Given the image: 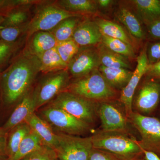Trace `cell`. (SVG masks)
I'll list each match as a JSON object with an SVG mask.
<instances>
[{"instance_id": "obj_31", "label": "cell", "mask_w": 160, "mask_h": 160, "mask_svg": "<svg viewBox=\"0 0 160 160\" xmlns=\"http://www.w3.org/2000/svg\"><path fill=\"white\" fill-rule=\"evenodd\" d=\"M28 25L0 28V40L12 43L22 39L24 36H26Z\"/></svg>"}, {"instance_id": "obj_17", "label": "cell", "mask_w": 160, "mask_h": 160, "mask_svg": "<svg viewBox=\"0 0 160 160\" xmlns=\"http://www.w3.org/2000/svg\"><path fill=\"white\" fill-rule=\"evenodd\" d=\"M26 122L39 138L43 145L54 150L58 145L57 136L46 121L35 112L28 118Z\"/></svg>"}, {"instance_id": "obj_12", "label": "cell", "mask_w": 160, "mask_h": 160, "mask_svg": "<svg viewBox=\"0 0 160 160\" xmlns=\"http://www.w3.org/2000/svg\"><path fill=\"white\" fill-rule=\"evenodd\" d=\"M101 66L99 55L96 46L80 47L78 51L67 66L71 77L78 78L89 74Z\"/></svg>"}, {"instance_id": "obj_11", "label": "cell", "mask_w": 160, "mask_h": 160, "mask_svg": "<svg viewBox=\"0 0 160 160\" xmlns=\"http://www.w3.org/2000/svg\"><path fill=\"white\" fill-rule=\"evenodd\" d=\"M160 100V81L147 78L139 86L132 101L136 112L143 115L152 113Z\"/></svg>"}, {"instance_id": "obj_2", "label": "cell", "mask_w": 160, "mask_h": 160, "mask_svg": "<svg viewBox=\"0 0 160 160\" xmlns=\"http://www.w3.org/2000/svg\"><path fill=\"white\" fill-rule=\"evenodd\" d=\"M91 138L93 148L108 152L123 160H140L143 157L139 141L129 132L101 130Z\"/></svg>"}, {"instance_id": "obj_35", "label": "cell", "mask_w": 160, "mask_h": 160, "mask_svg": "<svg viewBox=\"0 0 160 160\" xmlns=\"http://www.w3.org/2000/svg\"><path fill=\"white\" fill-rule=\"evenodd\" d=\"M146 54L149 65L160 61V41L146 43Z\"/></svg>"}, {"instance_id": "obj_42", "label": "cell", "mask_w": 160, "mask_h": 160, "mask_svg": "<svg viewBox=\"0 0 160 160\" xmlns=\"http://www.w3.org/2000/svg\"><path fill=\"white\" fill-rule=\"evenodd\" d=\"M3 20H4V18L0 16V27H1V25L2 23Z\"/></svg>"}, {"instance_id": "obj_28", "label": "cell", "mask_w": 160, "mask_h": 160, "mask_svg": "<svg viewBox=\"0 0 160 160\" xmlns=\"http://www.w3.org/2000/svg\"><path fill=\"white\" fill-rule=\"evenodd\" d=\"M101 43L110 51L129 59L134 58L136 57L133 46L122 40L102 35Z\"/></svg>"}, {"instance_id": "obj_36", "label": "cell", "mask_w": 160, "mask_h": 160, "mask_svg": "<svg viewBox=\"0 0 160 160\" xmlns=\"http://www.w3.org/2000/svg\"><path fill=\"white\" fill-rule=\"evenodd\" d=\"M88 160H123L115 155L97 149L92 148Z\"/></svg>"}, {"instance_id": "obj_8", "label": "cell", "mask_w": 160, "mask_h": 160, "mask_svg": "<svg viewBox=\"0 0 160 160\" xmlns=\"http://www.w3.org/2000/svg\"><path fill=\"white\" fill-rule=\"evenodd\" d=\"M128 121L141 137L139 141L142 149L156 153L160 157V121L157 118L143 115L133 111Z\"/></svg>"}, {"instance_id": "obj_24", "label": "cell", "mask_w": 160, "mask_h": 160, "mask_svg": "<svg viewBox=\"0 0 160 160\" xmlns=\"http://www.w3.org/2000/svg\"><path fill=\"white\" fill-rule=\"evenodd\" d=\"M97 47L102 66L108 68L131 69V65L128 58L110 51L102 43Z\"/></svg>"}, {"instance_id": "obj_4", "label": "cell", "mask_w": 160, "mask_h": 160, "mask_svg": "<svg viewBox=\"0 0 160 160\" xmlns=\"http://www.w3.org/2000/svg\"><path fill=\"white\" fill-rule=\"evenodd\" d=\"M36 10L28 23L26 38L38 31H51L63 20L72 17H82L61 9L54 1H40Z\"/></svg>"}, {"instance_id": "obj_26", "label": "cell", "mask_w": 160, "mask_h": 160, "mask_svg": "<svg viewBox=\"0 0 160 160\" xmlns=\"http://www.w3.org/2000/svg\"><path fill=\"white\" fill-rule=\"evenodd\" d=\"M36 4L25 5L13 9L4 17L0 28L27 25L32 17L30 11L31 7Z\"/></svg>"}, {"instance_id": "obj_34", "label": "cell", "mask_w": 160, "mask_h": 160, "mask_svg": "<svg viewBox=\"0 0 160 160\" xmlns=\"http://www.w3.org/2000/svg\"><path fill=\"white\" fill-rule=\"evenodd\" d=\"M56 159L54 150L48 146L43 145L37 150L19 160H55Z\"/></svg>"}, {"instance_id": "obj_44", "label": "cell", "mask_w": 160, "mask_h": 160, "mask_svg": "<svg viewBox=\"0 0 160 160\" xmlns=\"http://www.w3.org/2000/svg\"><path fill=\"white\" fill-rule=\"evenodd\" d=\"M55 160H58L57 159H56Z\"/></svg>"}, {"instance_id": "obj_7", "label": "cell", "mask_w": 160, "mask_h": 160, "mask_svg": "<svg viewBox=\"0 0 160 160\" xmlns=\"http://www.w3.org/2000/svg\"><path fill=\"white\" fill-rule=\"evenodd\" d=\"M48 104L60 108L89 125L94 123L98 103L66 91L61 92Z\"/></svg>"}, {"instance_id": "obj_33", "label": "cell", "mask_w": 160, "mask_h": 160, "mask_svg": "<svg viewBox=\"0 0 160 160\" xmlns=\"http://www.w3.org/2000/svg\"><path fill=\"white\" fill-rule=\"evenodd\" d=\"M36 0H0V16L4 18L13 9L30 4H36Z\"/></svg>"}, {"instance_id": "obj_30", "label": "cell", "mask_w": 160, "mask_h": 160, "mask_svg": "<svg viewBox=\"0 0 160 160\" xmlns=\"http://www.w3.org/2000/svg\"><path fill=\"white\" fill-rule=\"evenodd\" d=\"M22 39L9 43L0 40V67L5 66L13 59L23 44Z\"/></svg>"}, {"instance_id": "obj_22", "label": "cell", "mask_w": 160, "mask_h": 160, "mask_svg": "<svg viewBox=\"0 0 160 160\" xmlns=\"http://www.w3.org/2000/svg\"><path fill=\"white\" fill-rule=\"evenodd\" d=\"M31 131L26 122L18 125L7 133L6 153L8 160H12L16 154L20 144L24 138Z\"/></svg>"}, {"instance_id": "obj_21", "label": "cell", "mask_w": 160, "mask_h": 160, "mask_svg": "<svg viewBox=\"0 0 160 160\" xmlns=\"http://www.w3.org/2000/svg\"><path fill=\"white\" fill-rule=\"evenodd\" d=\"M54 2L61 9L82 16L96 13L98 8L96 1L92 0H59Z\"/></svg>"}, {"instance_id": "obj_37", "label": "cell", "mask_w": 160, "mask_h": 160, "mask_svg": "<svg viewBox=\"0 0 160 160\" xmlns=\"http://www.w3.org/2000/svg\"><path fill=\"white\" fill-rule=\"evenodd\" d=\"M149 36L155 41H160V18L145 25Z\"/></svg>"}, {"instance_id": "obj_10", "label": "cell", "mask_w": 160, "mask_h": 160, "mask_svg": "<svg viewBox=\"0 0 160 160\" xmlns=\"http://www.w3.org/2000/svg\"><path fill=\"white\" fill-rule=\"evenodd\" d=\"M114 101L98 103L97 114L101 120L102 130L128 132L129 122L125 109Z\"/></svg>"}, {"instance_id": "obj_13", "label": "cell", "mask_w": 160, "mask_h": 160, "mask_svg": "<svg viewBox=\"0 0 160 160\" xmlns=\"http://www.w3.org/2000/svg\"><path fill=\"white\" fill-rule=\"evenodd\" d=\"M149 65L146 44L137 58L136 67L132 72L131 78L126 87L121 91L119 97V101L124 107L127 118L133 112L132 101L136 90L141 79L146 74Z\"/></svg>"}, {"instance_id": "obj_41", "label": "cell", "mask_w": 160, "mask_h": 160, "mask_svg": "<svg viewBox=\"0 0 160 160\" xmlns=\"http://www.w3.org/2000/svg\"><path fill=\"white\" fill-rule=\"evenodd\" d=\"M97 4L98 6V7L105 9V8H107L109 7L112 3L113 1L111 0H98L96 1Z\"/></svg>"}, {"instance_id": "obj_39", "label": "cell", "mask_w": 160, "mask_h": 160, "mask_svg": "<svg viewBox=\"0 0 160 160\" xmlns=\"http://www.w3.org/2000/svg\"><path fill=\"white\" fill-rule=\"evenodd\" d=\"M145 76L160 81V61L153 65H149Z\"/></svg>"}, {"instance_id": "obj_27", "label": "cell", "mask_w": 160, "mask_h": 160, "mask_svg": "<svg viewBox=\"0 0 160 160\" xmlns=\"http://www.w3.org/2000/svg\"><path fill=\"white\" fill-rule=\"evenodd\" d=\"M82 17H72L63 20L50 31L58 42L72 39L73 32L80 22Z\"/></svg>"}, {"instance_id": "obj_6", "label": "cell", "mask_w": 160, "mask_h": 160, "mask_svg": "<svg viewBox=\"0 0 160 160\" xmlns=\"http://www.w3.org/2000/svg\"><path fill=\"white\" fill-rule=\"evenodd\" d=\"M70 82L71 77L67 69L44 74L33 88L35 112L66 91Z\"/></svg>"}, {"instance_id": "obj_20", "label": "cell", "mask_w": 160, "mask_h": 160, "mask_svg": "<svg viewBox=\"0 0 160 160\" xmlns=\"http://www.w3.org/2000/svg\"><path fill=\"white\" fill-rule=\"evenodd\" d=\"M98 70L107 82L118 91H122L126 87L133 72L130 69L108 68L102 65Z\"/></svg>"}, {"instance_id": "obj_18", "label": "cell", "mask_w": 160, "mask_h": 160, "mask_svg": "<svg viewBox=\"0 0 160 160\" xmlns=\"http://www.w3.org/2000/svg\"><path fill=\"white\" fill-rule=\"evenodd\" d=\"M116 17L133 37L138 40L145 38L146 33L142 25V23L134 10L128 6H120L116 12Z\"/></svg>"}, {"instance_id": "obj_5", "label": "cell", "mask_w": 160, "mask_h": 160, "mask_svg": "<svg viewBox=\"0 0 160 160\" xmlns=\"http://www.w3.org/2000/svg\"><path fill=\"white\" fill-rule=\"evenodd\" d=\"M36 111L38 112L37 114L46 121L55 132L78 136L86 134L90 130L91 125L81 121L62 109L49 104Z\"/></svg>"}, {"instance_id": "obj_14", "label": "cell", "mask_w": 160, "mask_h": 160, "mask_svg": "<svg viewBox=\"0 0 160 160\" xmlns=\"http://www.w3.org/2000/svg\"><path fill=\"white\" fill-rule=\"evenodd\" d=\"M102 34L94 20H82L73 32L72 39L80 47L96 46L102 42Z\"/></svg>"}, {"instance_id": "obj_16", "label": "cell", "mask_w": 160, "mask_h": 160, "mask_svg": "<svg viewBox=\"0 0 160 160\" xmlns=\"http://www.w3.org/2000/svg\"><path fill=\"white\" fill-rule=\"evenodd\" d=\"M26 38L24 50L38 57L45 52L55 48L58 44L50 32H36Z\"/></svg>"}, {"instance_id": "obj_23", "label": "cell", "mask_w": 160, "mask_h": 160, "mask_svg": "<svg viewBox=\"0 0 160 160\" xmlns=\"http://www.w3.org/2000/svg\"><path fill=\"white\" fill-rule=\"evenodd\" d=\"M94 21L99 28L102 34L122 40L133 46V41L130 36L128 34L127 31L119 24L101 18H97Z\"/></svg>"}, {"instance_id": "obj_32", "label": "cell", "mask_w": 160, "mask_h": 160, "mask_svg": "<svg viewBox=\"0 0 160 160\" xmlns=\"http://www.w3.org/2000/svg\"><path fill=\"white\" fill-rule=\"evenodd\" d=\"M56 49L63 62L68 66L78 51L80 47L72 39L65 42H58Z\"/></svg>"}, {"instance_id": "obj_29", "label": "cell", "mask_w": 160, "mask_h": 160, "mask_svg": "<svg viewBox=\"0 0 160 160\" xmlns=\"http://www.w3.org/2000/svg\"><path fill=\"white\" fill-rule=\"evenodd\" d=\"M42 141L34 132H30L23 139L16 154L12 160H19L43 146Z\"/></svg>"}, {"instance_id": "obj_15", "label": "cell", "mask_w": 160, "mask_h": 160, "mask_svg": "<svg viewBox=\"0 0 160 160\" xmlns=\"http://www.w3.org/2000/svg\"><path fill=\"white\" fill-rule=\"evenodd\" d=\"M35 112L32 88L16 106L14 110L3 126V129L8 132L18 125L26 122L28 118Z\"/></svg>"}, {"instance_id": "obj_3", "label": "cell", "mask_w": 160, "mask_h": 160, "mask_svg": "<svg viewBox=\"0 0 160 160\" xmlns=\"http://www.w3.org/2000/svg\"><path fill=\"white\" fill-rule=\"evenodd\" d=\"M66 90L96 103L115 101L118 95V90L107 82L98 69L73 79Z\"/></svg>"}, {"instance_id": "obj_25", "label": "cell", "mask_w": 160, "mask_h": 160, "mask_svg": "<svg viewBox=\"0 0 160 160\" xmlns=\"http://www.w3.org/2000/svg\"><path fill=\"white\" fill-rule=\"evenodd\" d=\"M38 58L40 61V72L44 74L67 69V65L60 57L56 47L45 52Z\"/></svg>"}, {"instance_id": "obj_38", "label": "cell", "mask_w": 160, "mask_h": 160, "mask_svg": "<svg viewBox=\"0 0 160 160\" xmlns=\"http://www.w3.org/2000/svg\"><path fill=\"white\" fill-rule=\"evenodd\" d=\"M7 133L2 127H0V160H8L6 153Z\"/></svg>"}, {"instance_id": "obj_9", "label": "cell", "mask_w": 160, "mask_h": 160, "mask_svg": "<svg viewBox=\"0 0 160 160\" xmlns=\"http://www.w3.org/2000/svg\"><path fill=\"white\" fill-rule=\"evenodd\" d=\"M58 145L54 149L58 160H88L93 148L91 137L82 138L55 132Z\"/></svg>"}, {"instance_id": "obj_40", "label": "cell", "mask_w": 160, "mask_h": 160, "mask_svg": "<svg viewBox=\"0 0 160 160\" xmlns=\"http://www.w3.org/2000/svg\"><path fill=\"white\" fill-rule=\"evenodd\" d=\"M144 160H160V157L156 153L149 150L142 149Z\"/></svg>"}, {"instance_id": "obj_43", "label": "cell", "mask_w": 160, "mask_h": 160, "mask_svg": "<svg viewBox=\"0 0 160 160\" xmlns=\"http://www.w3.org/2000/svg\"><path fill=\"white\" fill-rule=\"evenodd\" d=\"M140 160H143V159L142 158L141 159H140Z\"/></svg>"}, {"instance_id": "obj_19", "label": "cell", "mask_w": 160, "mask_h": 160, "mask_svg": "<svg viewBox=\"0 0 160 160\" xmlns=\"http://www.w3.org/2000/svg\"><path fill=\"white\" fill-rule=\"evenodd\" d=\"M131 3L144 25L160 18V0H133Z\"/></svg>"}, {"instance_id": "obj_1", "label": "cell", "mask_w": 160, "mask_h": 160, "mask_svg": "<svg viewBox=\"0 0 160 160\" xmlns=\"http://www.w3.org/2000/svg\"><path fill=\"white\" fill-rule=\"evenodd\" d=\"M38 57L24 49L16 56L10 65L0 74L2 99L6 106L17 105L32 88L40 72Z\"/></svg>"}]
</instances>
